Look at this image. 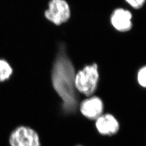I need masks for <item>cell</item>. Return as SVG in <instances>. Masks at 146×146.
Wrapping results in <instances>:
<instances>
[{
    "instance_id": "1",
    "label": "cell",
    "mask_w": 146,
    "mask_h": 146,
    "mask_svg": "<svg viewBox=\"0 0 146 146\" xmlns=\"http://www.w3.org/2000/svg\"><path fill=\"white\" fill-rule=\"evenodd\" d=\"M75 75L73 63L62 48L52 66V82L54 90L62 101L63 110L69 113L75 112L78 104L75 86Z\"/></svg>"
},
{
    "instance_id": "2",
    "label": "cell",
    "mask_w": 146,
    "mask_h": 146,
    "mask_svg": "<svg viewBox=\"0 0 146 146\" xmlns=\"http://www.w3.org/2000/svg\"><path fill=\"white\" fill-rule=\"evenodd\" d=\"M99 78L97 64L94 63L86 66L76 74L75 79L76 89L86 96H90L97 88Z\"/></svg>"
},
{
    "instance_id": "3",
    "label": "cell",
    "mask_w": 146,
    "mask_h": 146,
    "mask_svg": "<svg viewBox=\"0 0 146 146\" xmlns=\"http://www.w3.org/2000/svg\"><path fill=\"white\" fill-rule=\"evenodd\" d=\"M9 142L11 146H41L36 131L26 126H20L13 131Z\"/></svg>"
},
{
    "instance_id": "4",
    "label": "cell",
    "mask_w": 146,
    "mask_h": 146,
    "mask_svg": "<svg viewBox=\"0 0 146 146\" xmlns=\"http://www.w3.org/2000/svg\"><path fill=\"white\" fill-rule=\"evenodd\" d=\"M48 20L59 26L68 21L70 16V10L64 0H50L48 9L44 13Z\"/></svg>"
},
{
    "instance_id": "5",
    "label": "cell",
    "mask_w": 146,
    "mask_h": 146,
    "mask_svg": "<svg viewBox=\"0 0 146 146\" xmlns=\"http://www.w3.org/2000/svg\"><path fill=\"white\" fill-rule=\"evenodd\" d=\"M103 110V102L97 96L84 100L80 104V111L82 115L91 120H96L102 115Z\"/></svg>"
},
{
    "instance_id": "6",
    "label": "cell",
    "mask_w": 146,
    "mask_h": 146,
    "mask_svg": "<svg viewBox=\"0 0 146 146\" xmlns=\"http://www.w3.org/2000/svg\"><path fill=\"white\" fill-rule=\"evenodd\" d=\"M96 128L103 135L115 134L119 130V123L114 116L107 114L101 115L96 121Z\"/></svg>"
},
{
    "instance_id": "7",
    "label": "cell",
    "mask_w": 146,
    "mask_h": 146,
    "mask_svg": "<svg viewBox=\"0 0 146 146\" xmlns=\"http://www.w3.org/2000/svg\"><path fill=\"white\" fill-rule=\"evenodd\" d=\"M132 16L128 11L117 9L113 11L110 17L111 25L115 29L121 32L129 31L132 27Z\"/></svg>"
},
{
    "instance_id": "8",
    "label": "cell",
    "mask_w": 146,
    "mask_h": 146,
    "mask_svg": "<svg viewBox=\"0 0 146 146\" xmlns=\"http://www.w3.org/2000/svg\"><path fill=\"white\" fill-rule=\"evenodd\" d=\"M13 72L9 63L3 59H0V82L10 78Z\"/></svg>"
},
{
    "instance_id": "9",
    "label": "cell",
    "mask_w": 146,
    "mask_h": 146,
    "mask_svg": "<svg viewBox=\"0 0 146 146\" xmlns=\"http://www.w3.org/2000/svg\"><path fill=\"white\" fill-rule=\"evenodd\" d=\"M137 81L140 86L146 88V66L139 70L137 74Z\"/></svg>"
},
{
    "instance_id": "10",
    "label": "cell",
    "mask_w": 146,
    "mask_h": 146,
    "mask_svg": "<svg viewBox=\"0 0 146 146\" xmlns=\"http://www.w3.org/2000/svg\"><path fill=\"white\" fill-rule=\"evenodd\" d=\"M126 2L135 9H139L144 5L146 0H125Z\"/></svg>"
}]
</instances>
